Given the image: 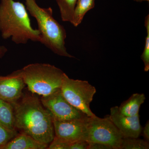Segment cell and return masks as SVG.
Wrapping results in <instances>:
<instances>
[{"label":"cell","mask_w":149,"mask_h":149,"mask_svg":"<svg viewBox=\"0 0 149 149\" xmlns=\"http://www.w3.org/2000/svg\"><path fill=\"white\" fill-rule=\"evenodd\" d=\"M0 32L3 39L11 38L17 45L41 41L40 32L32 27L25 6L14 0H1Z\"/></svg>","instance_id":"obj_2"},{"label":"cell","mask_w":149,"mask_h":149,"mask_svg":"<svg viewBox=\"0 0 149 149\" xmlns=\"http://www.w3.org/2000/svg\"><path fill=\"white\" fill-rule=\"evenodd\" d=\"M25 86L21 69L0 75V99L11 104L16 102L23 96Z\"/></svg>","instance_id":"obj_9"},{"label":"cell","mask_w":149,"mask_h":149,"mask_svg":"<svg viewBox=\"0 0 149 149\" xmlns=\"http://www.w3.org/2000/svg\"><path fill=\"white\" fill-rule=\"evenodd\" d=\"M134 1L136 2H142L143 1H149V0H134Z\"/></svg>","instance_id":"obj_22"},{"label":"cell","mask_w":149,"mask_h":149,"mask_svg":"<svg viewBox=\"0 0 149 149\" xmlns=\"http://www.w3.org/2000/svg\"><path fill=\"white\" fill-rule=\"evenodd\" d=\"M145 25L147 30V36L146 38L143 52L141 56V59L144 64V70L148 72L149 70V15L146 17Z\"/></svg>","instance_id":"obj_17"},{"label":"cell","mask_w":149,"mask_h":149,"mask_svg":"<svg viewBox=\"0 0 149 149\" xmlns=\"http://www.w3.org/2000/svg\"><path fill=\"white\" fill-rule=\"evenodd\" d=\"M148 142L138 138H123L120 149H148Z\"/></svg>","instance_id":"obj_16"},{"label":"cell","mask_w":149,"mask_h":149,"mask_svg":"<svg viewBox=\"0 0 149 149\" xmlns=\"http://www.w3.org/2000/svg\"><path fill=\"white\" fill-rule=\"evenodd\" d=\"M143 136L145 141H149V121L148 120L143 130Z\"/></svg>","instance_id":"obj_20"},{"label":"cell","mask_w":149,"mask_h":149,"mask_svg":"<svg viewBox=\"0 0 149 149\" xmlns=\"http://www.w3.org/2000/svg\"><path fill=\"white\" fill-rule=\"evenodd\" d=\"M123 138L109 115L104 118L96 116L88 117L86 137V141L88 143H101L112 149H120Z\"/></svg>","instance_id":"obj_6"},{"label":"cell","mask_w":149,"mask_h":149,"mask_svg":"<svg viewBox=\"0 0 149 149\" xmlns=\"http://www.w3.org/2000/svg\"><path fill=\"white\" fill-rule=\"evenodd\" d=\"M0 123L9 130L17 131L15 127L13 106L1 99H0Z\"/></svg>","instance_id":"obj_13"},{"label":"cell","mask_w":149,"mask_h":149,"mask_svg":"<svg viewBox=\"0 0 149 149\" xmlns=\"http://www.w3.org/2000/svg\"><path fill=\"white\" fill-rule=\"evenodd\" d=\"M26 9L37 20L41 41L58 55L74 58L67 52L65 47L66 33L64 27L55 19L51 8H42L36 0H25Z\"/></svg>","instance_id":"obj_3"},{"label":"cell","mask_w":149,"mask_h":149,"mask_svg":"<svg viewBox=\"0 0 149 149\" xmlns=\"http://www.w3.org/2000/svg\"><path fill=\"white\" fill-rule=\"evenodd\" d=\"M61 89L64 97L73 107L89 117L95 116L90 104L96 89L88 81L71 79L65 73Z\"/></svg>","instance_id":"obj_5"},{"label":"cell","mask_w":149,"mask_h":149,"mask_svg":"<svg viewBox=\"0 0 149 149\" xmlns=\"http://www.w3.org/2000/svg\"><path fill=\"white\" fill-rule=\"evenodd\" d=\"M95 6V0H77L71 24L74 27L78 26L82 22L86 13Z\"/></svg>","instance_id":"obj_14"},{"label":"cell","mask_w":149,"mask_h":149,"mask_svg":"<svg viewBox=\"0 0 149 149\" xmlns=\"http://www.w3.org/2000/svg\"><path fill=\"white\" fill-rule=\"evenodd\" d=\"M49 145L35 140L29 135L18 133L1 149H45Z\"/></svg>","instance_id":"obj_11"},{"label":"cell","mask_w":149,"mask_h":149,"mask_svg":"<svg viewBox=\"0 0 149 149\" xmlns=\"http://www.w3.org/2000/svg\"><path fill=\"white\" fill-rule=\"evenodd\" d=\"M88 117L66 120H53L55 137L66 142L86 141Z\"/></svg>","instance_id":"obj_8"},{"label":"cell","mask_w":149,"mask_h":149,"mask_svg":"<svg viewBox=\"0 0 149 149\" xmlns=\"http://www.w3.org/2000/svg\"><path fill=\"white\" fill-rule=\"evenodd\" d=\"M12 104L17 131L49 145L55 137L53 119L40 100L35 96L23 95Z\"/></svg>","instance_id":"obj_1"},{"label":"cell","mask_w":149,"mask_h":149,"mask_svg":"<svg viewBox=\"0 0 149 149\" xmlns=\"http://www.w3.org/2000/svg\"><path fill=\"white\" fill-rule=\"evenodd\" d=\"M77 0H56L63 21L72 23Z\"/></svg>","instance_id":"obj_15"},{"label":"cell","mask_w":149,"mask_h":149,"mask_svg":"<svg viewBox=\"0 0 149 149\" xmlns=\"http://www.w3.org/2000/svg\"><path fill=\"white\" fill-rule=\"evenodd\" d=\"M18 133V131L9 130L0 123V149Z\"/></svg>","instance_id":"obj_18"},{"label":"cell","mask_w":149,"mask_h":149,"mask_svg":"<svg viewBox=\"0 0 149 149\" xmlns=\"http://www.w3.org/2000/svg\"><path fill=\"white\" fill-rule=\"evenodd\" d=\"M110 119L116 126L123 138H138L142 131L139 115L128 116L120 113L118 107L110 109Z\"/></svg>","instance_id":"obj_10"},{"label":"cell","mask_w":149,"mask_h":149,"mask_svg":"<svg viewBox=\"0 0 149 149\" xmlns=\"http://www.w3.org/2000/svg\"><path fill=\"white\" fill-rule=\"evenodd\" d=\"M145 100L146 97L144 94H133L118 107V111L126 116H135L139 114V109Z\"/></svg>","instance_id":"obj_12"},{"label":"cell","mask_w":149,"mask_h":149,"mask_svg":"<svg viewBox=\"0 0 149 149\" xmlns=\"http://www.w3.org/2000/svg\"><path fill=\"white\" fill-rule=\"evenodd\" d=\"M22 77L32 94L45 96L61 88L65 73L47 63L27 65L21 69Z\"/></svg>","instance_id":"obj_4"},{"label":"cell","mask_w":149,"mask_h":149,"mask_svg":"<svg viewBox=\"0 0 149 149\" xmlns=\"http://www.w3.org/2000/svg\"><path fill=\"white\" fill-rule=\"evenodd\" d=\"M88 143V149H112L111 147L105 144L97 143Z\"/></svg>","instance_id":"obj_19"},{"label":"cell","mask_w":149,"mask_h":149,"mask_svg":"<svg viewBox=\"0 0 149 149\" xmlns=\"http://www.w3.org/2000/svg\"><path fill=\"white\" fill-rule=\"evenodd\" d=\"M40 101L50 113L53 120H66L89 117L67 100L61 88L48 95L42 96Z\"/></svg>","instance_id":"obj_7"},{"label":"cell","mask_w":149,"mask_h":149,"mask_svg":"<svg viewBox=\"0 0 149 149\" xmlns=\"http://www.w3.org/2000/svg\"><path fill=\"white\" fill-rule=\"evenodd\" d=\"M7 52L8 49L5 47L0 46V58H2Z\"/></svg>","instance_id":"obj_21"}]
</instances>
